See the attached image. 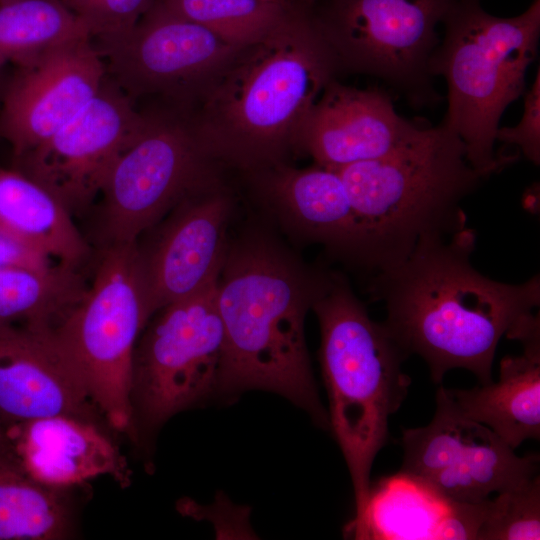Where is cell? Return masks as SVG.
<instances>
[{
    "label": "cell",
    "mask_w": 540,
    "mask_h": 540,
    "mask_svg": "<svg viewBox=\"0 0 540 540\" xmlns=\"http://www.w3.org/2000/svg\"><path fill=\"white\" fill-rule=\"evenodd\" d=\"M475 242L467 227L424 238L404 261L370 277L385 328L407 357L427 363L436 384L456 368L492 382L501 338L515 340L540 304L539 275L518 284L485 276L471 262Z\"/></svg>",
    "instance_id": "1"
},
{
    "label": "cell",
    "mask_w": 540,
    "mask_h": 540,
    "mask_svg": "<svg viewBox=\"0 0 540 540\" xmlns=\"http://www.w3.org/2000/svg\"><path fill=\"white\" fill-rule=\"evenodd\" d=\"M340 74L309 3L293 2L265 36L229 57L191 105L204 150L244 173L286 162L314 104Z\"/></svg>",
    "instance_id": "2"
},
{
    "label": "cell",
    "mask_w": 540,
    "mask_h": 540,
    "mask_svg": "<svg viewBox=\"0 0 540 540\" xmlns=\"http://www.w3.org/2000/svg\"><path fill=\"white\" fill-rule=\"evenodd\" d=\"M330 275L305 265L261 231L228 243L216 285L224 331L217 393H278L330 431L304 332L306 314Z\"/></svg>",
    "instance_id": "3"
},
{
    "label": "cell",
    "mask_w": 540,
    "mask_h": 540,
    "mask_svg": "<svg viewBox=\"0 0 540 540\" xmlns=\"http://www.w3.org/2000/svg\"><path fill=\"white\" fill-rule=\"evenodd\" d=\"M335 170L358 223L360 267L371 275L404 261L424 238L465 228L462 202L487 179L442 122L385 157Z\"/></svg>",
    "instance_id": "4"
},
{
    "label": "cell",
    "mask_w": 540,
    "mask_h": 540,
    "mask_svg": "<svg viewBox=\"0 0 540 540\" xmlns=\"http://www.w3.org/2000/svg\"><path fill=\"white\" fill-rule=\"evenodd\" d=\"M312 310L321 333L330 431L349 469L357 518L366 506L373 462L388 439L389 418L408 394L411 380L402 370L407 356L339 273H331Z\"/></svg>",
    "instance_id": "5"
},
{
    "label": "cell",
    "mask_w": 540,
    "mask_h": 540,
    "mask_svg": "<svg viewBox=\"0 0 540 540\" xmlns=\"http://www.w3.org/2000/svg\"><path fill=\"white\" fill-rule=\"evenodd\" d=\"M442 24L444 36L429 65L432 77L447 85L442 123L461 139L470 165L488 178L516 159L496 153V132L506 108L525 91L540 38V0L509 18L488 13L481 0H456Z\"/></svg>",
    "instance_id": "6"
},
{
    "label": "cell",
    "mask_w": 540,
    "mask_h": 540,
    "mask_svg": "<svg viewBox=\"0 0 540 540\" xmlns=\"http://www.w3.org/2000/svg\"><path fill=\"white\" fill-rule=\"evenodd\" d=\"M151 317L133 242L101 248L92 283L53 326L108 427L132 440L133 356Z\"/></svg>",
    "instance_id": "7"
},
{
    "label": "cell",
    "mask_w": 540,
    "mask_h": 540,
    "mask_svg": "<svg viewBox=\"0 0 540 540\" xmlns=\"http://www.w3.org/2000/svg\"><path fill=\"white\" fill-rule=\"evenodd\" d=\"M116 159L100 190V249L136 242L181 200L221 181L206 153L190 105L161 101Z\"/></svg>",
    "instance_id": "8"
},
{
    "label": "cell",
    "mask_w": 540,
    "mask_h": 540,
    "mask_svg": "<svg viewBox=\"0 0 540 540\" xmlns=\"http://www.w3.org/2000/svg\"><path fill=\"white\" fill-rule=\"evenodd\" d=\"M456 0H310L309 11L342 73L381 79L415 108L442 99L429 65L437 26Z\"/></svg>",
    "instance_id": "9"
},
{
    "label": "cell",
    "mask_w": 540,
    "mask_h": 540,
    "mask_svg": "<svg viewBox=\"0 0 540 540\" xmlns=\"http://www.w3.org/2000/svg\"><path fill=\"white\" fill-rule=\"evenodd\" d=\"M217 279L158 310L143 329L132 367L134 440L217 392L224 352Z\"/></svg>",
    "instance_id": "10"
},
{
    "label": "cell",
    "mask_w": 540,
    "mask_h": 540,
    "mask_svg": "<svg viewBox=\"0 0 540 540\" xmlns=\"http://www.w3.org/2000/svg\"><path fill=\"white\" fill-rule=\"evenodd\" d=\"M95 39L107 76L132 100L185 105L240 47L154 6L130 30Z\"/></svg>",
    "instance_id": "11"
},
{
    "label": "cell",
    "mask_w": 540,
    "mask_h": 540,
    "mask_svg": "<svg viewBox=\"0 0 540 540\" xmlns=\"http://www.w3.org/2000/svg\"><path fill=\"white\" fill-rule=\"evenodd\" d=\"M401 445L400 471L461 503L484 502L523 484L539 470L538 454H515L490 428L458 413L441 387L431 422L403 429Z\"/></svg>",
    "instance_id": "12"
},
{
    "label": "cell",
    "mask_w": 540,
    "mask_h": 540,
    "mask_svg": "<svg viewBox=\"0 0 540 540\" xmlns=\"http://www.w3.org/2000/svg\"><path fill=\"white\" fill-rule=\"evenodd\" d=\"M144 111L107 75L91 101L17 169L51 191L71 215L87 210L120 154L141 133Z\"/></svg>",
    "instance_id": "13"
},
{
    "label": "cell",
    "mask_w": 540,
    "mask_h": 540,
    "mask_svg": "<svg viewBox=\"0 0 540 540\" xmlns=\"http://www.w3.org/2000/svg\"><path fill=\"white\" fill-rule=\"evenodd\" d=\"M231 209V197L221 180L185 197L145 232L149 238L136 241L152 316L218 278L229 243Z\"/></svg>",
    "instance_id": "14"
},
{
    "label": "cell",
    "mask_w": 540,
    "mask_h": 540,
    "mask_svg": "<svg viewBox=\"0 0 540 540\" xmlns=\"http://www.w3.org/2000/svg\"><path fill=\"white\" fill-rule=\"evenodd\" d=\"M18 67L0 109V137L10 144L15 159L80 112L107 75L93 38L51 48Z\"/></svg>",
    "instance_id": "15"
},
{
    "label": "cell",
    "mask_w": 540,
    "mask_h": 540,
    "mask_svg": "<svg viewBox=\"0 0 540 540\" xmlns=\"http://www.w3.org/2000/svg\"><path fill=\"white\" fill-rule=\"evenodd\" d=\"M55 416L108 426L53 326L0 325V418L5 428Z\"/></svg>",
    "instance_id": "16"
},
{
    "label": "cell",
    "mask_w": 540,
    "mask_h": 540,
    "mask_svg": "<svg viewBox=\"0 0 540 540\" xmlns=\"http://www.w3.org/2000/svg\"><path fill=\"white\" fill-rule=\"evenodd\" d=\"M428 126L397 113L380 88L359 89L331 81L311 109L297 152L314 164L338 169L385 157L420 137Z\"/></svg>",
    "instance_id": "17"
},
{
    "label": "cell",
    "mask_w": 540,
    "mask_h": 540,
    "mask_svg": "<svg viewBox=\"0 0 540 540\" xmlns=\"http://www.w3.org/2000/svg\"><path fill=\"white\" fill-rule=\"evenodd\" d=\"M276 216L303 239L359 266L361 237L348 192L337 170L280 162L245 173Z\"/></svg>",
    "instance_id": "18"
},
{
    "label": "cell",
    "mask_w": 540,
    "mask_h": 540,
    "mask_svg": "<svg viewBox=\"0 0 540 540\" xmlns=\"http://www.w3.org/2000/svg\"><path fill=\"white\" fill-rule=\"evenodd\" d=\"M5 432L23 469L46 485L74 489L101 476L121 488L131 484L126 457L106 426L55 416L15 423Z\"/></svg>",
    "instance_id": "19"
},
{
    "label": "cell",
    "mask_w": 540,
    "mask_h": 540,
    "mask_svg": "<svg viewBox=\"0 0 540 540\" xmlns=\"http://www.w3.org/2000/svg\"><path fill=\"white\" fill-rule=\"evenodd\" d=\"M485 502L451 500L399 471L370 485L364 511L349 522L345 535L354 539L476 540Z\"/></svg>",
    "instance_id": "20"
},
{
    "label": "cell",
    "mask_w": 540,
    "mask_h": 540,
    "mask_svg": "<svg viewBox=\"0 0 540 540\" xmlns=\"http://www.w3.org/2000/svg\"><path fill=\"white\" fill-rule=\"evenodd\" d=\"M520 342L523 352L500 361L499 380L442 391L461 415L490 428L509 447L540 439V330Z\"/></svg>",
    "instance_id": "21"
},
{
    "label": "cell",
    "mask_w": 540,
    "mask_h": 540,
    "mask_svg": "<svg viewBox=\"0 0 540 540\" xmlns=\"http://www.w3.org/2000/svg\"><path fill=\"white\" fill-rule=\"evenodd\" d=\"M0 232L72 268L90 254L63 203L17 169L0 167Z\"/></svg>",
    "instance_id": "22"
},
{
    "label": "cell",
    "mask_w": 540,
    "mask_h": 540,
    "mask_svg": "<svg viewBox=\"0 0 540 540\" xmlns=\"http://www.w3.org/2000/svg\"><path fill=\"white\" fill-rule=\"evenodd\" d=\"M73 489L31 477L9 446L0 450V540H63L76 525Z\"/></svg>",
    "instance_id": "23"
},
{
    "label": "cell",
    "mask_w": 540,
    "mask_h": 540,
    "mask_svg": "<svg viewBox=\"0 0 540 540\" xmlns=\"http://www.w3.org/2000/svg\"><path fill=\"white\" fill-rule=\"evenodd\" d=\"M87 287L77 268L60 263L45 271L0 267V325L55 326Z\"/></svg>",
    "instance_id": "24"
},
{
    "label": "cell",
    "mask_w": 540,
    "mask_h": 540,
    "mask_svg": "<svg viewBox=\"0 0 540 540\" xmlns=\"http://www.w3.org/2000/svg\"><path fill=\"white\" fill-rule=\"evenodd\" d=\"M93 38L87 23L62 0L0 1V69L22 64L70 42Z\"/></svg>",
    "instance_id": "25"
},
{
    "label": "cell",
    "mask_w": 540,
    "mask_h": 540,
    "mask_svg": "<svg viewBox=\"0 0 540 540\" xmlns=\"http://www.w3.org/2000/svg\"><path fill=\"white\" fill-rule=\"evenodd\" d=\"M295 2V1H293ZM270 0H155L161 11L196 23L234 45L265 36L293 3Z\"/></svg>",
    "instance_id": "26"
},
{
    "label": "cell",
    "mask_w": 540,
    "mask_h": 540,
    "mask_svg": "<svg viewBox=\"0 0 540 540\" xmlns=\"http://www.w3.org/2000/svg\"><path fill=\"white\" fill-rule=\"evenodd\" d=\"M540 539V478L497 493L485 502L476 540Z\"/></svg>",
    "instance_id": "27"
},
{
    "label": "cell",
    "mask_w": 540,
    "mask_h": 540,
    "mask_svg": "<svg viewBox=\"0 0 540 540\" xmlns=\"http://www.w3.org/2000/svg\"><path fill=\"white\" fill-rule=\"evenodd\" d=\"M91 29L93 38L124 33L133 28L155 0H62Z\"/></svg>",
    "instance_id": "28"
},
{
    "label": "cell",
    "mask_w": 540,
    "mask_h": 540,
    "mask_svg": "<svg viewBox=\"0 0 540 540\" xmlns=\"http://www.w3.org/2000/svg\"><path fill=\"white\" fill-rule=\"evenodd\" d=\"M496 141L517 146L534 165L540 164V69L524 98L520 122L513 127H499Z\"/></svg>",
    "instance_id": "29"
},
{
    "label": "cell",
    "mask_w": 540,
    "mask_h": 540,
    "mask_svg": "<svg viewBox=\"0 0 540 540\" xmlns=\"http://www.w3.org/2000/svg\"><path fill=\"white\" fill-rule=\"evenodd\" d=\"M51 258L0 232V267L45 271Z\"/></svg>",
    "instance_id": "30"
},
{
    "label": "cell",
    "mask_w": 540,
    "mask_h": 540,
    "mask_svg": "<svg viewBox=\"0 0 540 540\" xmlns=\"http://www.w3.org/2000/svg\"><path fill=\"white\" fill-rule=\"evenodd\" d=\"M9 448L8 439L5 432V426L0 418V450Z\"/></svg>",
    "instance_id": "31"
},
{
    "label": "cell",
    "mask_w": 540,
    "mask_h": 540,
    "mask_svg": "<svg viewBox=\"0 0 540 540\" xmlns=\"http://www.w3.org/2000/svg\"><path fill=\"white\" fill-rule=\"evenodd\" d=\"M270 1H275V2H280V3H290L296 0H270Z\"/></svg>",
    "instance_id": "32"
},
{
    "label": "cell",
    "mask_w": 540,
    "mask_h": 540,
    "mask_svg": "<svg viewBox=\"0 0 540 540\" xmlns=\"http://www.w3.org/2000/svg\"><path fill=\"white\" fill-rule=\"evenodd\" d=\"M1 1V0H0Z\"/></svg>",
    "instance_id": "33"
},
{
    "label": "cell",
    "mask_w": 540,
    "mask_h": 540,
    "mask_svg": "<svg viewBox=\"0 0 540 540\" xmlns=\"http://www.w3.org/2000/svg\"><path fill=\"white\" fill-rule=\"evenodd\" d=\"M1 70V69H0Z\"/></svg>",
    "instance_id": "34"
}]
</instances>
